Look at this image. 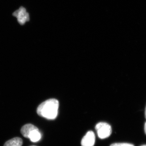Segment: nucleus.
Listing matches in <instances>:
<instances>
[{
	"instance_id": "11",
	"label": "nucleus",
	"mask_w": 146,
	"mask_h": 146,
	"mask_svg": "<svg viewBox=\"0 0 146 146\" xmlns=\"http://www.w3.org/2000/svg\"><path fill=\"white\" fill-rule=\"evenodd\" d=\"M141 146H146V145H142Z\"/></svg>"
},
{
	"instance_id": "10",
	"label": "nucleus",
	"mask_w": 146,
	"mask_h": 146,
	"mask_svg": "<svg viewBox=\"0 0 146 146\" xmlns=\"http://www.w3.org/2000/svg\"><path fill=\"white\" fill-rule=\"evenodd\" d=\"M145 118L146 119V106L145 108Z\"/></svg>"
},
{
	"instance_id": "8",
	"label": "nucleus",
	"mask_w": 146,
	"mask_h": 146,
	"mask_svg": "<svg viewBox=\"0 0 146 146\" xmlns=\"http://www.w3.org/2000/svg\"><path fill=\"white\" fill-rule=\"evenodd\" d=\"M110 146H134L131 144L127 143H116L112 144Z\"/></svg>"
},
{
	"instance_id": "9",
	"label": "nucleus",
	"mask_w": 146,
	"mask_h": 146,
	"mask_svg": "<svg viewBox=\"0 0 146 146\" xmlns=\"http://www.w3.org/2000/svg\"><path fill=\"white\" fill-rule=\"evenodd\" d=\"M144 129H145V133L146 134V122L145 124V127H144Z\"/></svg>"
},
{
	"instance_id": "3",
	"label": "nucleus",
	"mask_w": 146,
	"mask_h": 146,
	"mask_svg": "<svg viewBox=\"0 0 146 146\" xmlns=\"http://www.w3.org/2000/svg\"><path fill=\"white\" fill-rule=\"evenodd\" d=\"M13 15L17 18L18 23L21 25H24L29 21V14L27 12L26 9L23 7L15 11Z\"/></svg>"
},
{
	"instance_id": "1",
	"label": "nucleus",
	"mask_w": 146,
	"mask_h": 146,
	"mask_svg": "<svg viewBox=\"0 0 146 146\" xmlns=\"http://www.w3.org/2000/svg\"><path fill=\"white\" fill-rule=\"evenodd\" d=\"M59 102L55 99H50L41 104L36 110L39 116L47 119L54 120L58 114Z\"/></svg>"
},
{
	"instance_id": "4",
	"label": "nucleus",
	"mask_w": 146,
	"mask_h": 146,
	"mask_svg": "<svg viewBox=\"0 0 146 146\" xmlns=\"http://www.w3.org/2000/svg\"><path fill=\"white\" fill-rule=\"evenodd\" d=\"M96 141V136L93 131H89L84 136L81 142L82 146H94Z\"/></svg>"
},
{
	"instance_id": "2",
	"label": "nucleus",
	"mask_w": 146,
	"mask_h": 146,
	"mask_svg": "<svg viewBox=\"0 0 146 146\" xmlns=\"http://www.w3.org/2000/svg\"><path fill=\"white\" fill-rule=\"evenodd\" d=\"M97 134L100 139H105L109 137L112 133V129L111 126L104 122L98 123L95 127Z\"/></svg>"
},
{
	"instance_id": "7",
	"label": "nucleus",
	"mask_w": 146,
	"mask_h": 146,
	"mask_svg": "<svg viewBox=\"0 0 146 146\" xmlns=\"http://www.w3.org/2000/svg\"><path fill=\"white\" fill-rule=\"evenodd\" d=\"M41 138V134L39 132V129L33 131L29 136L31 141L33 142H38Z\"/></svg>"
},
{
	"instance_id": "12",
	"label": "nucleus",
	"mask_w": 146,
	"mask_h": 146,
	"mask_svg": "<svg viewBox=\"0 0 146 146\" xmlns=\"http://www.w3.org/2000/svg\"><path fill=\"white\" fill-rule=\"evenodd\" d=\"M36 146L33 145V146Z\"/></svg>"
},
{
	"instance_id": "5",
	"label": "nucleus",
	"mask_w": 146,
	"mask_h": 146,
	"mask_svg": "<svg viewBox=\"0 0 146 146\" xmlns=\"http://www.w3.org/2000/svg\"><path fill=\"white\" fill-rule=\"evenodd\" d=\"M38 129V128L31 124H27L21 128V133L24 137L29 138L30 134L33 131Z\"/></svg>"
},
{
	"instance_id": "6",
	"label": "nucleus",
	"mask_w": 146,
	"mask_h": 146,
	"mask_svg": "<svg viewBox=\"0 0 146 146\" xmlns=\"http://www.w3.org/2000/svg\"><path fill=\"white\" fill-rule=\"evenodd\" d=\"M23 140L19 137H16L7 141L4 146H22Z\"/></svg>"
}]
</instances>
